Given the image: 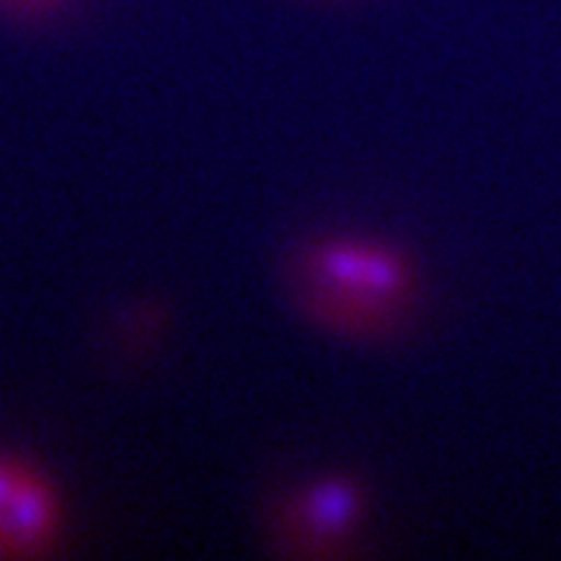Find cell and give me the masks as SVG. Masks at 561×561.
<instances>
[{"instance_id":"cell-1","label":"cell","mask_w":561,"mask_h":561,"mask_svg":"<svg viewBox=\"0 0 561 561\" xmlns=\"http://www.w3.org/2000/svg\"><path fill=\"white\" fill-rule=\"evenodd\" d=\"M284 278L302 321L351 344L391 342L410 328L421 302L412 255L373 232H328L300 243Z\"/></svg>"},{"instance_id":"cell-2","label":"cell","mask_w":561,"mask_h":561,"mask_svg":"<svg viewBox=\"0 0 561 561\" xmlns=\"http://www.w3.org/2000/svg\"><path fill=\"white\" fill-rule=\"evenodd\" d=\"M365 491L351 476L325 472L286 491L270 515V540L286 557H325L348 546L365 519Z\"/></svg>"},{"instance_id":"cell-3","label":"cell","mask_w":561,"mask_h":561,"mask_svg":"<svg viewBox=\"0 0 561 561\" xmlns=\"http://www.w3.org/2000/svg\"><path fill=\"white\" fill-rule=\"evenodd\" d=\"M66 522V501L49 472L20 454L0 451V561L51 557Z\"/></svg>"},{"instance_id":"cell-4","label":"cell","mask_w":561,"mask_h":561,"mask_svg":"<svg viewBox=\"0 0 561 561\" xmlns=\"http://www.w3.org/2000/svg\"><path fill=\"white\" fill-rule=\"evenodd\" d=\"M61 0H0V5L12 8V10H22V12H41L59 5Z\"/></svg>"}]
</instances>
